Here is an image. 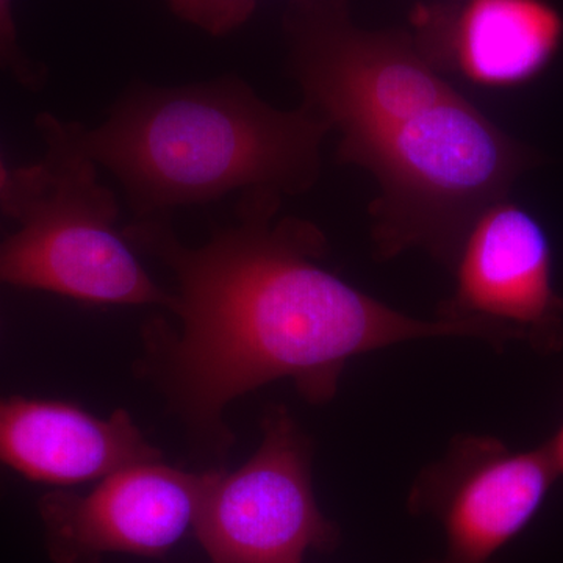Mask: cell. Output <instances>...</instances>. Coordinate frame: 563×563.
Returning a JSON list of instances; mask_svg holds the SVG:
<instances>
[{"label": "cell", "instance_id": "1", "mask_svg": "<svg viewBox=\"0 0 563 563\" xmlns=\"http://www.w3.org/2000/svg\"><path fill=\"white\" fill-rule=\"evenodd\" d=\"M280 192H243L239 224L202 244L181 243L161 218L122 231L177 280L169 312L146 332L152 366L196 435L228 453L225 407L273 380L291 379L310 404L332 401L347 362L421 339L483 340L499 350L517 329L485 318L420 320L391 309L322 268L324 233L299 218L277 220Z\"/></svg>", "mask_w": 563, "mask_h": 563}, {"label": "cell", "instance_id": "2", "mask_svg": "<svg viewBox=\"0 0 563 563\" xmlns=\"http://www.w3.org/2000/svg\"><path fill=\"white\" fill-rule=\"evenodd\" d=\"M282 31L302 103L379 188L377 257L422 250L454 268L474 222L539 155L454 90L412 33L361 27L350 0H288Z\"/></svg>", "mask_w": 563, "mask_h": 563}, {"label": "cell", "instance_id": "3", "mask_svg": "<svg viewBox=\"0 0 563 563\" xmlns=\"http://www.w3.org/2000/svg\"><path fill=\"white\" fill-rule=\"evenodd\" d=\"M331 132L306 103L276 109L240 77L225 76L133 87L101 125H81L80 143L117 176L143 220L236 190L302 195L320 177Z\"/></svg>", "mask_w": 563, "mask_h": 563}, {"label": "cell", "instance_id": "4", "mask_svg": "<svg viewBox=\"0 0 563 563\" xmlns=\"http://www.w3.org/2000/svg\"><path fill=\"white\" fill-rule=\"evenodd\" d=\"M36 128L46 154L10 172L0 191V209L20 222L0 242V284L169 310L172 292L152 280L118 232L120 207L81 146V124L41 114Z\"/></svg>", "mask_w": 563, "mask_h": 563}, {"label": "cell", "instance_id": "5", "mask_svg": "<svg viewBox=\"0 0 563 563\" xmlns=\"http://www.w3.org/2000/svg\"><path fill=\"white\" fill-rule=\"evenodd\" d=\"M262 432L236 472L210 470L192 529L213 563H303L342 539L314 496L312 440L284 406L266 412Z\"/></svg>", "mask_w": 563, "mask_h": 563}, {"label": "cell", "instance_id": "6", "mask_svg": "<svg viewBox=\"0 0 563 563\" xmlns=\"http://www.w3.org/2000/svg\"><path fill=\"white\" fill-rule=\"evenodd\" d=\"M558 477L544 446L517 453L495 437H454L415 477L407 498L410 512L435 518L443 529V553L424 563H499Z\"/></svg>", "mask_w": 563, "mask_h": 563}, {"label": "cell", "instance_id": "7", "mask_svg": "<svg viewBox=\"0 0 563 563\" xmlns=\"http://www.w3.org/2000/svg\"><path fill=\"white\" fill-rule=\"evenodd\" d=\"M209 477L158 461L110 474L88 495L47 493L38 504L47 553L55 563L168 553L192 528Z\"/></svg>", "mask_w": 563, "mask_h": 563}, {"label": "cell", "instance_id": "8", "mask_svg": "<svg viewBox=\"0 0 563 563\" xmlns=\"http://www.w3.org/2000/svg\"><path fill=\"white\" fill-rule=\"evenodd\" d=\"M455 291L439 318H485L510 325L539 351L563 343V299L553 284V252L539 221L509 199L474 222L454 265Z\"/></svg>", "mask_w": 563, "mask_h": 563}, {"label": "cell", "instance_id": "9", "mask_svg": "<svg viewBox=\"0 0 563 563\" xmlns=\"http://www.w3.org/2000/svg\"><path fill=\"white\" fill-rule=\"evenodd\" d=\"M412 33L437 68L485 88L539 77L563 43V18L548 0H453L413 10Z\"/></svg>", "mask_w": 563, "mask_h": 563}, {"label": "cell", "instance_id": "10", "mask_svg": "<svg viewBox=\"0 0 563 563\" xmlns=\"http://www.w3.org/2000/svg\"><path fill=\"white\" fill-rule=\"evenodd\" d=\"M162 457L125 410L98 418L68 402L0 398V463L33 483H87Z\"/></svg>", "mask_w": 563, "mask_h": 563}, {"label": "cell", "instance_id": "11", "mask_svg": "<svg viewBox=\"0 0 563 563\" xmlns=\"http://www.w3.org/2000/svg\"><path fill=\"white\" fill-rule=\"evenodd\" d=\"M166 3L181 21L211 36L239 31L257 9V0H166Z\"/></svg>", "mask_w": 563, "mask_h": 563}, {"label": "cell", "instance_id": "12", "mask_svg": "<svg viewBox=\"0 0 563 563\" xmlns=\"http://www.w3.org/2000/svg\"><path fill=\"white\" fill-rule=\"evenodd\" d=\"M0 68L9 70L21 84L29 87L36 85L40 79V74L22 54L18 43L11 0H0Z\"/></svg>", "mask_w": 563, "mask_h": 563}, {"label": "cell", "instance_id": "13", "mask_svg": "<svg viewBox=\"0 0 563 563\" xmlns=\"http://www.w3.org/2000/svg\"><path fill=\"white\" fill-rule=\"evenodd\" d=\"M548 455H550L551 462H553L555 472L559 476H563V426L555 433L550 442L543 444Z\"/></svg>", "mask_w": 563, "mask_h": 563}, {"label": "cell", "instance_id": "14", "mask_svg": "<svg viewBox=\"0 0 563 563\" xmlns=\"http://www.w3.org/2000/svg\"><path fill=\"white\" fill-rule=\"evenodd\" d=\"M9 169L5 168V163L0 158V191L5 187L7 179H9Z\"/></svg>", "mask_w": 563, "mask_h": 563}]
</instances>
